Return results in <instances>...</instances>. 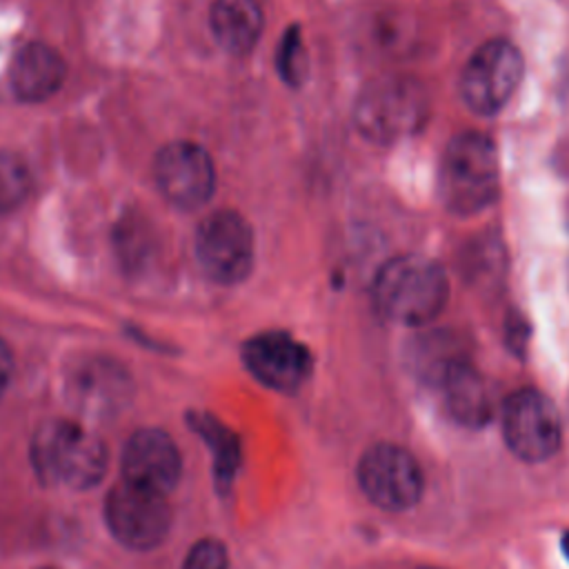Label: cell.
Listing matches in <instances>:
<instances>
[{
    "label": "cell",
    "mask_w": 569,
    "mask_h": 569,
    "mask_svg": "<svg viewBox=\"0 0 569 569\" xmlns=\"http://www.w3.org/2000/svg\"><path fill=\"white\" fill-rule=\"evenodd\" d=\"M278 71L282 73V78L287 82H300L302 71H305V62H302V42H300V33L296 27H291L280 44L278 51Z\"/></svg>",
    "instance_id": "obj_20"
},
{
    "label": "cell",
    "mask_w": 569,
    "mask_h": 569,
    "mask_svg": "<svg viewBox=\"0 0 569 569\" xmlns=\"http://www.w3.org/2000/svg\"><path fill=\"white\" fill-rule=\"evenodd\" d=\"M196 256L211 280L222 284L244 280L253 264L249 222L231 209L209 213L196 233Z\"/></svg>",
    "instance_id": "obj_9"
},
{
    "label": "cell",
    "mask_w": 569,
    "mask_h": 569,
    "mask_svg": "<svg viewBox=\"0 0 569 569\" xmlns=\"http://www.w3.org/2000/svg\"><path fill=\"white\" fill-rule=\"evenodd\" d=\"M104 520L120 545L133 551H149L167 538L171 511L162 493L124 480L107 493Z\"/></svg>",
    "instance_id": "obj_8"
},
{
    "label": "cell",
    "mask_w": 569,
    "mask_h": 569,
    "mask_svg": "<svg viewBox=\"0 0 569 569\" xmlns=\"http://www.w3.org/2000/svg\"><path fill=\"white\" fill-rule=\"evenodd\" d=\"M420 569H436V567H420Z\"/></svg>",
    "instance_id": "obj_24"
},
{
    "label": "cell",
    "mask_w": 569,
    "mask_h": 569,
    "mask_svg": "<svg viewBox=\"0 0 569 569\" xmlns=\"http://www.w3.org/2000/svg\"><path fill=\"white\" fill-rule=\"evenodd\" d=\"M27 169L18 162V158L0 153V209L16 207L27 196Z\"/></svg>",
    "instance_id": "obj_19"
},
{
    "label": "cell",
    "mask_w": 569,
    "mask_h": 569,
    "mask_svg": "<svg viewBox=\"0 0 569 569\" xmlns=\"http://www.w3.org/2000/svg\"><path fill=\"white\" fill-rule=\"evenodd\" d=\"M209 20L218 44L229 53L251 51L262 33L258 0H216Z\"/></svg>",
    "instance_id": "obj_16"
},
{
    "label": "cell",
    "mask_w": 569,
    "mask_h": 569,
    "mask_svg": "<svg viewBox=\"0 0 569 569\" xmlns=\"http://www.w3.org/2000/svg\"><path fill=\"white\" fill-rule=\"evenodd\" d=\"M189 420H191V427L202 436V440L211 445L213 471H216L218 485L220 487L231 485L240 462L238 438L209 413H189Z\"/></svg>",
    "instance_id": "obj_18"
},
{
    "label": "cell",
    "mask_w": 569,
    "mask_h": 569,
    "mask_svg": "<svg viewBox=\"0 0 569 569\" xmlns=\"http://www.w3.org/2000/svg\"><path fill=\"white\" fill-rule=\"evenodd\" d=\"M413 369L431 385H442V380L460 365L469 362L460 342L449 333L425 336L413 349Z\"/></svg>",
    "instance_id": "obj_17"
},
{
    "label": "cell",
    "mask_w": 569,
    "mask_h": 569,
    "mask_svg": "<svg viewBox=\"0 0 569 569\" xmlns=\"http://www.w3.org/2000/svg\"><path fill=\"white\" fill-rule=\"evenodd\" d=\"M362 493L385 511L413 507L425 489V478L416 458L400 445H371L358 462Z\"/></svg>",
    "instance_id": "obj_6"
},
{
    "label": "cell",
    "mask_w": 569,
    "mask_h": 569,
    "mask_svg": "<svg viewBox=\"0 0 569 569\" xmlns=\"http://www.w3.org/2000/svg\"><path fill=\"white\" fill-rule=\"evenodd\" d=\"M440 389L449 413L458 422L467 427H482L493 416V393L471 362L456 367L442 380Z\"/></svg>",
    "instance_id": "obj_15"
},
{
    "label": "cell",
    "mask_w": 569,
    "mask_h": 569,
    "mask_svg": "<svg viewBox=\"0 0 569 569\" xmlns=\"http://www.w3.org/2000/svg\"><path fill=\"white\" fill-rule=\"evenodd\" d=\"M449 282L438 262L425 256L391 258L376 276L373 305L391 322L420 327L447 305Z\"/></svg>",
    "instance_id": "obj_2"
},
{
    "label": "cell",
    "mask_w": 569,
    "mask_h": 569,
    "mask_svg": "<svg viewBox=\"0 0 569 569\" xmlns=\"http://www.w3.org/2000/svg\"><path fill=\"white\" fill-rule=\"evenodd\" d=\"M153 176L162 196L182 209L204 204L216 189L211 156L200 144L187 140L169 142L158 151Z\"/></svg>",
    "instance_id": "obj_10"
},
{
    "label": "cell",
    "mask_w": 569,
    "mask_h": 569,
    "mask_svg": "<svg viewBox=\"0 0 569 569\" xmlns=\"http://www.w3.org/2000/svg\"><path fill=\"white\" fill-rule=\"evenodd\" d=\"M247 369L264 387L296 391L311 373V356L305 345L284 331H264L242 345Z\"/></svg>",
    "instance_id": "obj_11"
},
{
    "label": "cell",
    "mask_w": 569,
    "mask_h": 569,
    "mask_svg": "<svg viewBox=\"0 0 569 569\" xmlns=\"http://www.w3.org/2000/svg\"><path fill=\"white\" fill-rule=\"evenodd\" d=\"M69 393L73 402L91 416L113 413L129 396V378L116 362L93 358L78 365L71 373Z\"/></svg>",
    "instance_id": "obj_13"
},
{
    "label": "cell",
    "mask_w": 569,
    "mask_h": 569,
    "mask_svg": "<svg viewBox=\"0 0 569 569\" xmlns=\"http://www.w3.org/2000/svg\"><path fill=\"white\" fill-rule=\"evenodd\" d=\"M562 549H565V556L569 558V533H565V538H562Z\"/></svg>",
    "instance_id": "obj_23"
},
{
    "label": "cell",
    "mask_w": 569,
    "mask_h": 569,
    "mask_svg": "<svg viewBox=\"0 0 569 569\" xmlns=\"http://www.w3.org/2000/svg\"><path fill=\"white\" fill-rule=\"evenodd\" d=\"M11 373H13V358H11V351H9L7 342L0 340V396H2V393L7 391V387H9Z\"/></svg>",
    "instance_id": "obj_22"
},
{
    "label": "cell",
    "mask_w": 569,
    "mask_h": 569,
    "mask_svg": "<svg viewBox=\"0 0 569 569\" xmlns=\"http://www.w3.org/2000/svg\"><path fill=\"white\" fill-rule=\"evenodd\" d=\"M180 473V451L162 429H140L127 440L122 449V476L127 482L164 496L178 485Z\"/></svg>",
    "instance_id": "obj_12"
},
{
    "label": "cell",
    "mask_w": 569,
    "mask_h": 569,
    "mask_svg": "<svg viewBox=\"0 0 569 569\" xmlns=\"http://www.w3.org/2000/svg\"><path fill=\"white\" fill-rule=\"evenodd\" d=\"M31 462L47 485L89 489L102 480L109 462L104 442L73 420H47L31 438Z\"/></svg>",
    "instance_id": "obj_3"
},
{
    "label": "cell",
    "mask_w": 569,
    "mask_h": 569,
    "mask_svg": "<svg viewBox=\"0 0 569 569\" xmlns=\"http://www.w3.org/2000/svg\"><path fill=\"white\" fill-rule=\"evenodd\" d=\"M11 89L22 100H47L64 80V60L42 42L24 44L11 62Z\"/></svg>",
    "instance_id": "obj_14"
},
{
    "label": "cell",
    "mask_w": 569,
    "mask_h": 569,
    "mask_svg": "<svg viewBox=\"0 0 569 569\" xmlns=\"http://www.w3.org/2000/svg\"><path fill=\"white\" fill-rule=\"evenodd\" d=\"M500 193V160L491 138L467 131L449 140L438 167V196L447 211L471 216Z\"/></svg>",
    "instance_id": "obj_1"
},
{
    "label": "cell",
    "mask_w": 569,
    "mask_h": 569,
    "mask_svg": "<svg viewBox=\"0 0 569 569\" xmlns=\"http://www.w3.org/2000/svg\"><path fill=\"white\" fill-rule=\"evenodd\" d=\"M429 118L425 87L409 76H382L358 96L353 120L358 131L378 144L416 136Z\"/></svg>",
    "instance_id": "obj_4"
},
{
    "label": "cell",
    "mask_w": 569,
    "mask_h": 569,
    "mask_svg": "<svg viewBox=\"0 0 569 569\" xmlns=\"http://www.w3.org/2000/svg\"><path fill=\"white\" fill-rule=\"evenodd\" d=\"M500 413L507 447L520 460L542 462L560 449V416L542 391L520 389L511 393L505 400Z\"/></svg>",
    "instance_id": "obj_7"
},
{
    "label": "cell",
    "mask_w": 569,
    "mask_h": 569,
    "mask_svg": "<svg viewBox=\"0 0 569 569\" xmlns=\"http://www.w3.org/2000/svg\"><path fill=\"white\" fill-rule=\"evenodd\" d=\"M182 569H227V549L213 538L196 542L184 560Z\"/></svg>",
    "instance_id": "obj_21"
},
{
    "label": "cell",
    "mask_w": 569,
    "mask_h": 569,
    "mask_svg": "<svg viewBox=\"0 0 569 569\" xmlns=\"http://www.w3.org/2000/svg\"><path fill=\"white\" fill-rule=\"evenodd\" d=\"M525 60L516 44L496 38L480 44L460 73V96L478 116H496L516 93Z\"/></svg>",
    "instance_id": "obj_5"
}]
</instances>
